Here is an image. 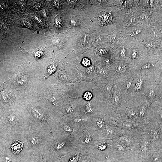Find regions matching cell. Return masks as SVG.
<instances>
[{"label": "cell", "mask_w": 162, "mask_h": 162, "mask_svg": "<svg viewBox=\"0 0 162 162\" xmlns=\"http://www.w3.org/2000/svg\"><path fill=\"white\" fill-rule=\"evenodd\" d=\"M158 106H160L162 107V94L157 100L151 105L149 109L153 108Z\"/></svg>", "instance_id": "cell-35"}, {"label": "cell", "mask_w": 162, "mask_h": 162, "mask_svg": "<svg viewBox=\"0 0 162 162\" xmlns=\"http://www.w3.org/2000/svg\"><path fill=\"white\" fill-rule=\"evenodd\" d=\"M152 146L150 138L146 134L133 145L130 151L135 155L146 158Z\"/></svg>", "instance_id": "cell-10"}, {"label": "cell", "mask_w": 162, "mask_h": 162, "mask_svg": "<svg viewBox=\"0 0 162 162\" xmlns=\"http://www.w3.org/2000/svg\"><path fill=\"white\" fill-rule=\"evenodd\" d=\"M162 66V58L156 55H147L145 58L137 66L134 71L136 74L149 76Z\"/></svg>", "instance_id": "cell-6"}, {"label": "cell", "mask_w": 162, "mask_h": 162, "mask_svg": "<svg viewBox=\"0 0 162 162\" xmlns=\"http://www.w3.org/2000/svg\"><path fill=\"white\" fill-rule=\"evenodd\" d=\"M82 135L80 137L77 138L78 146L88 148L87 147L89 145H93L95 143L94 136L90 132L85 131L82 133Z\"/></svg>", "instance_id": "cell-19"}, {"label": "cell", "mask_w": 162, "mask_h": 162, "mask_svg": "<svg viewBox=\"0 0 162 162\" xmlns=\"http://www.w3.org/2000/svg\"><path fill=\"white\" fill-rule=\"evenodd\" d=\"M98 113L92 100L87 101L82 110V115L92 116Z\"/></svg>", "instance_id": "cell-28"}, {"label": "cell", "mask_w": 162, "mask_h": 162, "mask_svg": "<svg viewBox=\"0 0 162 162\" xmlns=\"http://www.w3.org/2000/svg\"><path fill=\"white\" fill-rule=\"evenodd\" d=\"M135 155V157L134 162H149L146 158L137 155Z\"/></svg>", "instance_id": "cell-36"}, {"label": "cell", "mask_w": 162, "mask_h": 162, "mask_svg": "<svg viewBox=\"0 0 162 162\" xmlns=\"http://www.w3.org/2000/svg\"><path fill=\"white\" fill-rule=\"evenodd\" d=\"M67 74L73 82V85L76 82H85L94 84V81L86 76L83 72L75 65H70L66 68Z\"/></svg>", "instance_id": "cell-12"}, {"label": "cell", "mask_w": 162, "mask_h": 162, "mask_svg": "<svg viewBox=\"0 0 162 162\" xmlns=\"http://www.w3.org/2000/svg\"><path fill=\"white\" fill-rule=\"evenodd\" d=\"M7 118L8 121L10 123H13L15 120V116L12 115L11 114L9 115L7 117Z\"/></svg>", "instance_id": "cell-39"}, {"label": "cell", "mask_w": 162, "mask_h": 162, "mask_svg": "<svg viewBox=\"0 0 162 162\" xmlns=\"http://www.w3.org/2000/svg\"><path fill=\"white\" fill-rule=\"evenodd\" d=\"M59 64L57 62H54L50 64L46 70L45 76L48 78L55 74L59 69Z\"/></svg>", "instance_id": "cell-30"}, {"label": "cell", "mask_w": 162, "mask_h": 162, "mask_svg": "<svg viewBox=\"0 0 162 162\" xmlns=\"http://www.w3.org/2000/svg\"><path fill=\"white\" fill-rule=\"evenodd\" d=\"M135 75L122 80L115 81L116 85L124 100L131 96L135 83Z\"/></svg>", "instance_id": "cell-11"}, {"label": "cell", "mask_w": 162, "mask_h": 162, "mask_svg": "<svg viewBox=\"0 0 162 162\" xmlns=\"http://www.w3.org/2000/svg\"><path fill=\"white\" fill-rule=\"evenodd\" d=\"M110 146L111 150L119 152L130 151L132 147L125 145L116 139L110 140Z\"/></svg>", "instance_id": "cell-21"}, {"label": "cell", "mask_w": 162, "mask_h": 162, "mask_svg": "<svg viewBox=\"0 0 162 162\" xmlns=\"http://www.w3.org/2000/svg\"><path fill=\"white\" fill-rule=\"evenodd\" d=\"M161 9H162V0H161Z\"/></svg>", "instance_id": "cell-47"}, {"label": "cell", "mask_w": 162, "mask_h": 162, "mask_svg": "<svg viewBox=\"0 0 162 162\" xmlns=\"http://www.w3.org/2000/svg\"><path fill=\"white\" fill-rule=\"evenodd\" d=\"M161 48L158 56L160 58H162V41H160Z\"/></svg>", "instance_id": "cell-42"}, {"label": "cell", "mask_w": 162, "mask_h": 162, "mask_svg": "<svg viewBox=\"0 0 162 162\" xmlns=\"http://www.w3.org/2000/svg\"><path fill=\"white\" fill-rule=\"evenodd\" d=\"M23 143L17 141L10 146V148L13 152L15 154H18L22 150Z\"/></svg>", "instance_id": "cell-32"}, {"label": "cell", "mask_w": 162, "mask_h": 162, "mask_svg": "<svg viewBox=\"0 0 162 162\" xmlns=\"http://www.w3.org/2000/svg\"><path fill=\"white\" fill-rule=\"evenodd\" d=\"M134 67L131 64L124 62H115L107 68L112 80L118 81L134 76L136 74L134 71Z\"/></svg>", "instance_id": "cell-4"}, {"label": "cell", "mask_w": 162, "mask_h": 162, "mask_svg": "<svg viewBox=\"0 0 162 162\" xmlns=\"http://www.w3.org/2000/svg\"><path fill=\"white\" fill-rule=\"evenodd\" d=\"M146 35L147 37L154 40L158 42L162 41V31L153 26H148Z\"/></svg>", "instance_id": "cell-23"}, {"label": "cell", "mask_w": 162, "mask_h": 162, "mask_svg": "<svg viewBox=\"0 0 162 162\" xmlns=\"http://www.w3.org/2000/svg\"><path fill=\"white\" fill-rule=\"evenodd\" d=\"M82 93L76 83L74 85H54L49 86L44 98L54 106H60L71 100L81 97Z\"/></svg>", "instance_id": "cell-2"}, {"label": "cell", "mask_w": 162, "mask_h": 162, "mask_svg": "<svg viewBox=\"0 0 162 162\" xmlns=\"http://www.w3.org/2000/svg\"><path fill=\"white\" fill-rule=\"evenodd\" d=\"M37 139L35 137H32L31 140V142L32 144L35 145L37 143Z\"/></svg>", "instance_id": "cell-40"}, {"label": "cell", "mask_w": 162, "mask_h": 162, "mask_svg": "<svg viewBox=\"0 0 162 162\" xmlns=\"http://www.w3.org/2000/svg\"><path fill=\"white\" fill-rule=\"evenodd\" d=\"M52 2L54 6L57 8H59V1L54 0Z\"/></svg>", "instance_id": "cell-41"}, {"label": "cell", "mask_w": 162, "mask_h": 162, "mask_svg": "<svg viewBox=\"0 0 162 162\" xmlns=\"http://www.w3.org/2000/svg\"><path fill=\"white\" fill-rule=\"evenodd\" d=\"M56 85H73V82L68 76L66 68L63 67L60 68L58 71L54 75Z\"/></svg>", "instance_id": "cell-16"}, {"label": "cell", "mask_w": 162, "mask_h": 162, "mask_svg": "<svg viewBox=\"0 0 162 162\" xmlns=\"http://www.w3.org/2000/svg\"><path fill=\"white\" fill-rule=\"evenodd\" d=\"M151 84L162 82V66L148 76Z\"/></svg>", "instance_id": "cell-29"}, {"label": "cell", "mask_w": 162, "mask_h": 162, "mask_svg": "<svg viewBox=\"0 0 162 162\" xmlns=\"http://www.w3.org/2000/svg\"><path fill=\"white\" fill-rule=\"evenodd\" d=\"M31 112L33 116L38 119H41L44 117L43 111L38 106H32L31 108Z\"/></svg>", "instance_id": "cell-31"}, {"label": "cell", "mask_w": 162, "mask_h": 162, "mask_svg": "<svg viewBox=\"0 0 162 162\" xmlns=\"http://www.w3.org/2000/svg\"><path fill=\"white\" fill-rule=\"evenodd\" d=\"M157 85L158 88L162 90V82L158 84H154Z\"/></svg>", "instance_id": "cell-43"}, {"label": "cell", "mask_w": 162, "mask_h": 162, "mask_svg": "<svg viewBox=\"0 0 162 162\" xmlns=\"http://www.w3.org/2000/svg\"><path fill=\"white\" fill-rule=\"evenodd\" d=\"M113 99L114 109L116 112L118 114V110L122 103L124 100L117 88L115 84V82L114 86Z\"/></svg>", "instance_id": "cell-26"}, {"label": "cell", "mask_w": 162, "mask_h": 162, "mask_svg": "<svg viewBox=\"0 0 162 162\" xmlns=\"http://www.w3.org/2000/svg\"><path fill=\"white\" fill-rule=\"evenodd\" d=\"M42 13L43 16H44L45 17H46V13L44 10H43L42 11Z\"/></svg>", "instance_id": "cell-45"}, {"label": "cell", "mask_w": 162, "mask_h": 162, "mask_svg": "<svg viewBox=\"0 0 162 162\" xmlns=\"http://www.w3.org/2000/svg\"><path fill=\"white\" fill-rule=\"evenodd\" d=\"M65 142L63 141H59L56 145L55 148L57 150H59L63 148L65 146Z\"/></svg>", "instance_id": "cell-37"}, {"label": "cell", "mask_w": 162, "mask_h": 162, "mask_svg": "<svg viewBox=\"0 0 162 162\" xmlns=\"http://www.w3.org/2000/svg\"><path fill=\"white\" fill-rule=\"evenodd\" d=\"M141 41L144 45L147 55L158 56L161 48L160 41L152 40L147 37L146 35Z\"/></svg>", "instance_id": "cell-14"}, {"label": "cell", "mask_w": 162, "mask_h": 162, "mask_svg": "<svg viewBox=\"0 0 162 162\" xmlns=\"http://www.w3.org/2000/svg\"><path fill=\"white\" fill-rule=\"evenodd\" d=\"M6 162H10V160L8 158H6Z\"/></svg>", "instance_id": "cell-46"}, {"label": "cell", "mask_w": 162, "mask_h": 162, "mask_svg": "<svg viewBox=\"0 0 162 162\" xmlns=\"http://www.w3.org/2000/svg\"><path fill=\"white\" fill-rule=\"evenodd\" d=\"M94 66L96 73V75L95 76L112 80L111 76L107 69L102 67L99 60H98V61L95 62Z\"/></svg>", "instance_id": "cell-25"}, {"label": "cell", "mask_w": 162, "mask_h": 162, "mask_svg": "<svg viewBox=\"0 0 162 162\" xmlns=\"http://www.w3.org/2000/svg\"><path fill=\"white\" fill-rule=\"evenodd\" d=\"M135 77V83L131 96L126 100L128 103L131 102L132 105L135 99L142 97V95L149 89L152 85L148 75L136 74Z\"/></svg>", "instance_id": "cell-9"}, {"label": "cell", "mask_w": 162, "mask_h": 162, "mask_svg": "<svg viewBox=\"0 0 162 162\" xmlns=\"http://www.w3.org/2000/svg\"><path fill=\"white\" fill-rule=\"evenodd\" d=\"M97 87L92 100L93 105L99 113L114 118H119L114 106V80L95 76L92 79Z\"/></svg>", "instance_id": "cell-1"}, {"label": "cell", "mask_w": 162, "mask_h": 162, "mask_svg": "<svg viewBox=\"0 0 162 162\" xmlns=\"http://www.w3.org/2000/svg\"><path fill=\"white\" fill-rule=\"evenodd\" d=\"M116 126L139 138L146 134V130L149 125L146 121H123L119 118L115 120Z\"/></svg>", "instance_id": "cell-5"}, {"label": "cell", "mask_w": 162, "mask_h": 162, "mask_svg": "<svg viewBox=\"0 0 162 162\" xmlns=\"http://www.w3.org/2000/svg\"><path fill=\"white\" fill-rule=\"evenodd\" d=\"M149 110L146 122L149 125L159 128L162 130V107L158 106Z\"/></svg>", "instance_id": "cell-13"}, {"label": "cell", "mask_w": 162, "mask_h": 162, "mask_svg": "<svg viewBox=\"0 0 162 162\" xmlns=\"http://www.w3.org/2000/svg\"><path fill=\"white\" fill-rule=\"evenodd\" d=\"M162 94V90L155 84H152L149 89L142 96L148 104L149 108L151 105L158 99Z\"/></svg>", "instance_id": "cell-15"}, {"label": "cell", "mask_w": 162, "mask_h": 162, "mask_svg": "<svg viewBox=\"0 0 162 162\" xmlns=\"http://www.w3.org/2000/svg\"><path fill=\"white\" fill-rule=\"evenodd\" d=\"M115 62H125L128 54V43L123 40L117 49L113 51Z\"/></svg>", "instance_id": "cell-17"}, {"label": "cell", "mask_w": 162, "mask_h": 162, "mask_svg": "<svg viewBox=\"0 0 162 162\" xmlns=\"http://www.w3.org/2000/svg\"><path fill=\"white\" fill-rule=\"evenodd\" d=\"M63 129L65 131L74 134L78 132V129L74 127H71L68 125L64 126Z\"/></svg>", "instance_id": "cell-34"}, {"label": "cell", "mask_w": 162, "mask_h": 162, "mask_svg": "<svg viewBox=\"0 0 162 162\" xmlns=\"http://www.w3.org/2000/svg\"><path fill=\"white\" fill-rule=\"evenodd\" d=\"M115 139L121 143L132 147L140 139L127 132L122 130L121 134L118 137Z\"/></svg>", "instance_id": "cell-20"}, {"label": "cell", "mask_w": 162, "mask_h": 162, "mask_svg": "<svg viewBox=\"0 0 162 162\" xmlns=\"http://www.w3.org/2000/svg\"><path fill=\"white\" fill-rule=\"evenodd\" d=\"M135 157L130 151L119 152L111 150L93 154L91 162H134Z\"/></svg>", "instance_id": "cell-3"}, {"label": "cell", "mask_w": 162, "mask_h": 162, "mask_svg": "<svg viewBox=\"0 0 162 162\" xmlns=\"http://www.w3.org/2000/svg\"><path fill=\"white\" fill-rule=\"evenodd\" d=\"M56 23L57 25H58L60 24V20L59 19L56 18Z\"/></svg>", "instance_id": "cell-44"}, {"label": "cell", "mask_w": 162, "mask_h": 162, "mask_svg": "<svg viewBox=\"0 0 162 162\" xmlns=\"http://www.w3.org/2000/svg\"><path fill=\"white\" fill-rule=\"evenodd\" d=\"M127 43L128 54L125 62L135 67L146 56V50L141 41Z\"/></svg>", "instance_id": "cell-7"}, {"label": "cell", "mask_w": 162, "mask_h": 162, "mask_svg": "<svg viewBox=\"0 0 162 162\" xmlns=\"http://www.w3.org/2000/svg\"><path fill=\"white\" fill-rule=\"evenodd\" d=\"M112 16L110 13L102 12L99 16V18L100 21L103 24L108 23L110 21L111 18Z\"/></svg>", "instance_id": "cell-33"}, {"label": "cell", "mask_w": 162, "mask_h": 162, "mask_svg": "<svg viewBox=\"0 0 162 162\" xmlns=\"http://www.w3.org/2000/svg\"><path fill=\"white\" fill-rule=\"evenodd\" d=\"M149 112V107L148 104L145 101L138 106L136 120L139 121H146V118Z\"/></svg>", "instance_id": "cell-24"}, {"label": "cell", "mask_w": 162, "mask_h": 162, "mask_svg": "<svg viewBox=\"0 0 162 162\" xmlns=\"http://www.w3.org/2000/svg\"><path fill=\"white\" fill-rule=\"evenodd\" d=\"M138 106H135L134 104L131 107H126L124 114L119 116L120 120L123 121H136Z\"/></svg>", "instance_id": "cell-18"}, {"label": "cell", "mask_w": 162, "mask_h": 162, "mask_svg": "<svg viewBox=\"0 0 162 162\" xmlns=\"http://www.w3.org/2000/svg\"><path fill=\"white\" fill-rule=\"evenodd\" d=\"M148 26L140 23L129 27L119 28L121 38L128 42L141 41L146 36Z\"/></svg>", "instance_id": "cell-8"}, {"label": "cell", "mask_w": 162, "mask_h": 162, "mask_svg": "<svg viewBox=\"0 0 162 162\" xmlns=\"http://www.w3.org/2000/svg\"><path fill=\"white\" fill-rule=\"evenodd\" d=\"M113 52L101 57L98 60L104 68L107 69L116 62Z\"/></svg>", "instance_id": "cell-27"}, {"label": "cell", "mask_w": 162, "mask_h": 162, "mask_svg": "<svg viewBox=\"0 0 162 162\" xmlns=\"http://www.w3.org/2000/svg\"><path fill=\"white\" fill-rule=\"evenodd\" d=\"M146 158L149 162H162V149L152 146Z\"/></svg>", "instance_id": "cell-22"}, {"label": "cell", "mask_w": 162, "mask_h": 162, "mask_svg": "<svg viewBox=\"0 0 162 162\" xmlns=\"http://www.w3.org/2000/svg\"><path fill=\"white\" fill-rule=\"evenodd\" d=\"M152 26L162 31V20L155 22Z\"/></svg>", "instance_id": "cell-38"}]
</instances>
